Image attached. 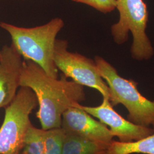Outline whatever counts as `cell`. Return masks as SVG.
Masks as SVG:
<instances>
[{
  "instance_id": "1",
  "label": "cell",
  "mask_w": 154,
  "mask_h": 154,
  "mask_svg": "<svg viewBox=\"0 0 154 154\" xmlns=\"http://www.w3.org/2000/svg\"><path fill=\"white\" fill-rule=\"evenodd\" d=\"M67 78L63 74L60 79L50 77L36 63L23 60L20 87H28L35 94L36 115L44 130L61 128L63 114L85 99L83 86Z\"/></svg>"
},
{
  "instance_id": "2",
  "label": "cell",
  "mask_w": 154,
  "mask_h": 154,
  "mask_svg": "<svg viewBox=\"0 0 154 154\" xmlns=\"http://www.w3.org/2000/svg\"><path fill=\"white\" fill-rule=\"evenodd\" d=\"M63 26V20L58 17L33 28L0 22V27L9 33L11 44L22 58L36 63L49 75L55 78H58L59 70L54 61V46L57 36Z\"/></svg>"
},
{
  "instance_id": "3",
  "label": "cell",
  "mask_w": 154,
  "mask_h": 154,
  "mask_svg": "<svg viewBox=\"0 0 154 154\" xmlns=\"http://www.w3.org/2000/svg\"><path fill=\"white\" fill-rule=\"evenodd\" d=\"M94 61L109 88V100L112 106L123 105L128 111L127 120L133 123L154 127V101L139 91L138 83L120 76L114 66L103 58L96 56Z\"/></svg>"
},
{
  "instance_id": "4",
  "label": "cell",
  "mask_w": 154,
  "mask_h": 154,
  "mask_svg": "<svg viewBox=\"0 0 154 154\" xmlns=\"http://www.w3.org/2000/svg\"><path fill=\"white\" fill-rule=\"evenodd\" d=\"M116 8L119 12V20L111 27L115 42L118 45L125 43L130 32L133 36L130 50L132 58L138 61L151 58L154 50L146 32L149 20L146 3L143 0H116Z\"/></svg>"
},
{
  "instance_id": "5",
  "label": "cell",
  "mask_w": 154,
  "mask_h": 154,
  "mask_svg": "<svg viewBox=\"0 0 154 154\" xmlns=\"http://www.w3.org/2000/svg\"><path fill=\"white\" fill-rule=\"evenodd\" d=\"M33 90L21 86L11 103L5 107V116L0 127V154H18L32 125L30 115L37 106Z\"/></svg>"
},
{
  "instance_id": "6",
  "label": "cell",
  "mask_w": 154,
  "mask_h": 154,
  "mask_svg": "<svg viewBox=\"0 0 154 154\" xmlns=\"http://www.w3.org/2000/svg\"><path fill=\"white\" fill-rule=\"evenodd\" d=\"M65 39H57L54 61L58 70L66 78L99 91L103 98H110L109 88L99 74L95 61L84 55L68 50Z\"/></svg>"
},
{
  "instance_id": "7",
  "label": "cell",
  "mask_w": 154,
  "mask_h": 154,
  "mask_svg": "<svg viewBox=\"0 0 154 154\" xmlns=\"http://www.w3.org/2000/svg\"><path fill=\"white\" fill-rule=\"evenodd\" d=\"M79 107L102 123L109 127L113 137H117L118 141L122 142L138 140L154 132V128L150 127L138 125L125 119L114 109L108 98H103L102 103L98 106H85L79 104Z\"/></svg>"
},
{
  "instance_id": "8",
  "label": "cell",
  "mask_w": 154,
  "mask_h": 154,
  "mask_svg": "<svg viewBox=\"0 0 154 154\" xmlns=\"http://www.w3.org/2000/svg\"><path fill=\"white\" fill-rule=\"evenodd\" d=\"M78 103L63 114L61 128L66 134L75 135L109 146L114 137L110 129L95 120Z\"/></svg>"
},
{
  "instance_id": "9",
  "label": "cell",
  "mask_w": 154,
  "mask_h": 154,
  "mask_svg": "<svg viewBox=\"0 0 154 154\" xmlns=\"http://www.w3.org/2000/svg\"><path fill=\"white\" fill-rule=\"evenodd\" d=\"M0 60V109L14 98L20 88L23 60L13 45L2 47Z\"/></svg>"
},
{
  "instance_id": "10",
  "label": "cell",
  "mask_w": 154,
  "mask_h": 154,
  "mask_svg": "<svg viewBox=\"0 0 154 154\" xmlns=\"http://www.w3.org/2000/svg\"><path fill=\"white\" fill-rule=\"evenodd\" d=\"M65 133V132H64ZM108 147L75 135L65 134L62 154H104Z\"/></svg>"
},
{
  "instance_id": "11",
  "label": "cell",
  "mask_w": 154,
  "mask_h": 154,
  "mask_svg": "<svg viewBox=\"0 0 154 154\" xmlns=\"http://www.w3.org/2000/svg\"><path fill=\"white\" fill-rule=\"evenodd\" d=\"M154 154V132L138 140L122 142L113 140L104 154Z\"/></svg>"
},
{
  "instance_id": "12",
  "label": "cell",
  "mask_w": 154,
  "mask_h": 154,
  "mask_svg": "<svg viewBox=\"0 0 154 154\" xmlns=\"http://www.w3.org/2000/svg\"><path fill=\"white\" fill-rule=\"evenodd\" d=\"M45 130L32 125L18 154H44Z\"/></svg>"
},
{
  "instance_id": "13",
  "label": "cell",
  "mask_w": 154,
  "mask_h": 154,
  "mask_svg": "<svg viewBox=\"0 0 154 154\" xmlns=\"http://www.w3.org/2000/svg\"><path fill=\"white\" fill-rule=\"evenodd\" d=\"M64 135L61 128L45 130L44 154H62V144Z\"/></svg>"
},
{
  "instance_id": "14",
  "label": "cell",
  "mask_w": 154,
  "mask_h": 154,
  "mask_svg": "<svg viewBox=\"0 0 154 154\" xmlns=\"http://www.w3.org/2000/svg\"><path fill=\"white\" fill-rule=\"evenodd\" d=\"M90 6L103 13H110L116 8V0H72Z\"/></svg>"
},
{
  "instance_id": "15",
  "label": "cell",
  "mask_w": 154,
  "mask_h": 154,
  "mask_svg": "<svg viewBox=\"0 0 154 154\" xmlns=\"http://www.w3.org/2000/svg\"><path fill=\"white\" fill-rule=\"evenodd\" d=\"M1 50H0V60H1Z\"/></svg>"
}]
</instances>
